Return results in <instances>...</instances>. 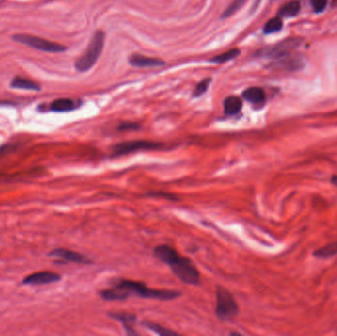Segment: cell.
Masks as SVG:
<instances>
[{
    "label": "cell",
    "mask_w": 337,
    "mask_h": 336,
    "mask_svg": "<svg viewBox=\"0 0 337 336\" xmlns=\"http://www.w3.org/2000/svg\"><path fill=\"white\" fill-rule=\"evenodd\" d=\"M130 295H135L145 299H156V300H173L177 298L180 293L172 290H156L147 287L141 282L132 280H119L112 288L104 290L101 292V296L104 300L108 301H120L126 300Z\"/></svg>",
    "instance_id": "cell-1"
},
{
    "label": "cell",
    "mask_w": 337,
    "mask_h": 336,
    "mask_svg": "<svg viewBox=\"0 0 337 336\" xmlns=\"http://www.w3.org/2000/svg\"><path fill=\"white\" fill-rule=\"evenodd\" d=\"M105 34L102 31H97L89 43L85 52L75 63V68L80 72H86L94 66L99 59L104 48Z\"/></svg>",
    "instance_id": "cell-2"
},
{
    "label": "cell",
    "mask_w": 337,
    "mask_h": 336,
    "mask_svg": "<svg viewBox=\"0 0 337 336\" xmlns=\"http://www.w3.org/2000/svg\"><path fill=\"white\" fill-rule=\"evenodd\" d=\"M238 314L239 307L233 295L219 286L216 290V316L222 320H231Z\"/></svg>",
    "instance_id": "cell-3"
},
{
    "label": "cell",
    "mask_w": 337,
    "mask_h": 336,
    "mask_svg": "<svg viewBox=\"0 0 337 336\" xmlns=\"http://www.w3.org/2000/svg\"><path fill=\"white\" fill-rule=\"evenodd\" d=\"M170 267L176 276L183 283L189 285L199 284V272L191 259L179 256L172 265H170Z\"/></svg>",
    "instance_id": "cell-4"
},
{
    "label": "cell",
    "mask_w": 337,
    "mask_h": 336,
    "mask_svg": "<svg viewBox=\"0 0 337 336\" xmlns=\"http://www.w3.org/2000/svg\"><path fill=\"white\" fill-rule=\"evenodd\" d=\"M163 143L154 142L149 140H135L120 142L112 147V156H125L131 153L138 151H150V150H160L163 148Z\"/></svg>",
    "instance_id": "cell-5"
},
{
    "label": "cell",
    "mask_w": 337,
    "mask_h": 336,
    "mask_svg": "<svg viewBox=\"0 0 337 336\" xmlns=\"http://www.w3.org/2000/svg\"><path fill=\"white\" fill-rule=\"evenodd\" d=\"M13 40L15 42L24 44L26 46L32 47L34 48L47 51V52H63L66 50V48L64 46H61L59 44L50 42L48 40H45L40 37L32 36V35H26V34L15 35L13 37Z\"/></svg>",
    "instance_id": "cell-6"
},
{
    "label": "cell",
    "mask_w": 337,
    "mask_h": 336,
    "mask_svg": "<svg viewBox=\"0 0 337 336\" xmlns=\"http://www.w3.org/2000/svg\"><path fill=\"white\" fill-rule=\"evenodd\" d=\"M299 46V41L298 40H286L275 47L267 49L264 53L265 56L267 57H272V58H277V59H284L289 56L290 52Z\"/></svg>",
    "instance_id": "cell-7"
},
{
    "label": "cell",
    "mask_w": 337,
    "mask_h": 336,
    "mask_svg": "<svg viewBox=\"0 0 337 336\" xmlns=\"http://www.w3.org/2000/svg\"><path fill=\"white\" fill-rule=\"evenodd\" d=\"M60 275L50 271L37 272L32 275H29L24 280L23 284L26 285H45L51 284L60 280Z\"/></svg>",
    "instance_id": "cell-8"
},
{
    "label": "cell",
    "mask_w": 337,
    "mask_h": 336,
    "mask_svg": "<svg viewBox=\"0 0 337 336\" xmlns=\"http://www.w3.org/2000/svg\"><path fill=\"white\" fill-rule=\"evenodd\" d=\"M154 255L159 260L168 264L169 266L180 256L174 248L168 246V244H161V246L155 248Z\"/></svg>",
    "instance_id": "cell-9"
},
{
    "label": "cell",
    "mask_w": 337,
    "mask_h": 336,
    "mask_svg": "<svg viewBox=\"0 0 337 336\" xmlns=\"http://www.w3.org/2000/svg\"><path fill=\"white\" fill-rule=\"evenodd\" d=\"M129 63L134 67H141V68H147V67H159L165 64L163 60L159 58H153L149 56H144L141 54H133Z\"/></svg>",
    "instance_id": "cell-10"
},
{
    "label": "cell",
    "mask_w": 337,
    "mask_h": 336,
    "mask_svg": "<svg viewBox=\"0 0 337 336\" xmlns=\"http://www.w3.org/2000/svg\"><path fill=\"white\" fill-rule=\"evenodd\" d=\"M49 255L52 256H55V257L63 258V259L67 260V261L75 262V263H89L90 262L89 259L85 256H83L79 253L73 252V251L66 250V249L53 250Z\"/></svg>",
    "instance_id": "cell-11"
},
{
    "label": "cell",
    "mask_w": 337,
    "mask_h": 336,
    "mask_svg": "<svg viewBox=\"0 0 337 336\" xmlns=\"http://www.w3.org/2000/svg\"><path fill=\"white\" fill-rule=\"evenodd\" d=\"M242 97L254 105H261L265 102L266 99L264 91L257 87H253L244 91L242 93Z\"/></svg>",
    "instance_id": "cell-12"
},
{
    "label": "cell",
    "mask_w": 337,
    "mask_h": 336,
    "mask_svg": "<svg viewBox=\"0 0 337 336\" xmlns=\"http://www.w3.org/2000/svg\"><path fill=\"white\" fill-rule=\"evenodd\" d=\"M11 87L15 89L29 90V91H40L41 87L38 83L23 77H15L11 82Z\"/></svg>",
    "instance_id": "cell-13"
},
{
    "label": "cell",
    "mask_w": 337,
    "mask_h": 336,
    "mask_svg": "<svg viewBox=\"0 0 337 336\" xmlns=\"http://www.w3.org/2000/svg\"><path fill=\"white\" fill-rule=\"evenodd\" d=\"M76 108V103L70 99H57L50 105V110L56 112H64Z\"/></svg>",
    "instance_id": "cell-14"
},
{
    "label": "cell",
    "mask_w": 337,
    "mask_h": 336,
    "mask_svg": "<svg viewBox=\"0 0 337 336\" xmlns=\"http://www.w3.org/2000/svg\"><path fill=\"white\" fill-rule=\"evenodd\" d=\"M242 107L241 100L239 97L236 96H231L226 98L224 102V109H225V113L228 115H234L237 114Z\"/></svg>",
    "instance_id": "cell-15"
},
{
    "label": "cell",
    "mask_w": 337,
    "mask_h": 336,
    "mask_svg": "<svg viewBox=\"0 0 337 336\" xmlns=\"http://www.w3.org/2000/svg\"><path fill=\"white\" fill-rule=\"evenodd\" d=\"M337 254V240L325 244L324 247L314 252V256L317 258H329Z\"/></svg>",
    "instance_id": "cell-16"
},
{
    "label": "cell",
    "mask_w": 337,
    "mask_h": 336,
    "mask_svg": "<svg viewBox=\"0 0 337 336\" xmlns=\"http://www.w3.org/2000/svg\"><path fill=\"white\" fill-rule=\"evenodd\" d=\"M301 9L300 2L297 0H293V1L285 4L284 6L281 7V9L278 12V17H284V18H289V17H295Z\"/></svg>",
    "instance_id": "cell-17"
},
{
    "label": "cell",
    "mask_w": 337,
    "mask_h": 336,
    "mask_svg": "<svg viewBox=\"0 0 337 336\" xmlns=\"http://www.w3.org/2000/svg\"><path fill=\"white\" fill-rule=\"evenodd\" d=\"M111 317H112L113 319L119 320L120 322H122L124 326L126 327L127 331L128 334H132L134 333L132 331V325L135 323L136 318L133 315L130 314H124V313H118V314H112L111 315Z\"/></svg>",
    "instance_id": "cell-18"
},
{
    "label": "cell",
    "mask_w": 337,
    "mask_h": 336,
    "mask_svg": "<svg viewBox=\"0 0 337 336\" xmlns=\"http://www.w3.org/2000/svg\"><path fill=\"white\" fill-rule=\"evenodd\" d=\"M240 53H241V50H240V49H238V48H233V49H230V50H228V51H226V52H224V53L215 55V56L212 57V58L210 59V61H212V63H214V64H223V63H227V61L236 58Z\"/></svg>",
    "instance_id": "cell-19"
},
{
    "label": "cell",
    "mask_w": 337,
    "mask_h": 336,
    "mask_svg": "<svg viewBox=\"0 0 337 336\" xmlns=\"http://www.w3.org/2000/svg\"><path fill=\"white\" fill-rule=\"evenodd\" d=\"M282 20L280 17H274L272 19H270L264 26L263 28V32L265 34H271V33H275L278 32L282 29Z\"/></svg>",
    "instance_id": "cell-20"
},
{
    "label": "cell",
    "mask_w": 337,
    "mask_h": 336,
    "mask_svg": "<svg viewBox=\"0 0 337 336\" xmlns=\"http://www.w3.org/2000/svg\"><path fill=\"white\" fill-rule=\"evenodd\" d=\"M246 1L247 0H233L231 4L225 10V12L222 14V18H228L232 16L233 14H235L238 10H240L243 6Z\"/></svg>",
    "instance_id": "cell-21"
},
{
    "label": "cell",
    "mask_w": 337,
    "mask_h": 336,
    "mask_svg": "<svg viewBox=\"0 0 337 336\" xmlns=\"http://www.w3.org/2000/svg\"><path fill=\"white\" fill-rule=\"evenodd\" d=\"M145 325H146L149 329L153 330V331L156 332V333H158V334H160V335H177V332H175V331H173V330L167 329V328H165V327H163V326H161V325H159V324H156V323L146 322Z\"/></svg>",
    "instance_id": "cell-22"
},
{
    "label": "cell",
    "mask_w": 337,
    "mask_h": 336,
    "mask_svg": "<svg viewBox=\"0 0 337 336\" xmlns=\"http://www.w3.org/2000/svg\"><path fill=\"white\" fill-rule=\"evenodd\" d=\"M210 82H211V79H210V78H205V79H203L202 81H200V82L196 85V87H195V89H194V91H193V95H194L195 97H198V96L202 95L203 93H205L206 90L208 89V86H209Z\"/></svg>",
    "instance_id": "cell-23"
},
{
    "label": "cell",
    "mask_w": 337,
    "mask_h": 336,
    "mask_svg": "<svg viewBox=\"0 0 337 336\" xmlns=\"http://www.w3.org/2000/svg\"><path fill=\"white\" fill-rule=\"evenodd\" d=\"M311 4L315 12L321 13L325 9L327 5V0H311Z\"/></svg>",
    "instance_id": "cell-24"
},
{
    "label": "cell",
    "mask_w": 337,
    "mask_h": 336,
    "mask_svg": "<svg viewBox=\"0 0 337 336\" xmlns=\"http://www.w3.org/2000/svg\"><path fill=\"white\" fill-rule=\"evenodd\" d=\"M140 128V126L136 122H124V124H121L118 126L117 129L121 130V131H126V130H137Z\"/></svg>",
    "instance_id": "cell-25"
},
{
    "label": "cell",
    "mask_w": 337,
    "mask_h": 336,
    "mask_svg": "<svg viewBox=\"0 0 337 336\" xmlns=\"http://www.w3.org/2000/svg\"><path fill=\"white\" fill-rule=\"evenodd\" d=\"M330 181L333 186H335L337 188V175H333L330 178Z\"/></svg>",
    "instance_id": "cell-26"
}]
</instances>
